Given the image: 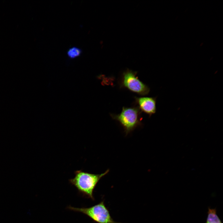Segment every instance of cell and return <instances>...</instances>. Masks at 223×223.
Segmentation results:
<instances>
[{
	"mask_svg": "<svg viewBox=\"0 0 223 223\" xmlns=\"http://www.w3.org/2000/svg\"><path fill=\"white\" fill-rule=\"evenodd\" d=\"M109 169L100 174H95L77 170L74 172L75 177L69 180L70 184L74 186L83 196L92 200H94L93 191L101 178L107 174Z\"/></svg>",
	"mask_w": 223,
	"mask_h": 223,
	"instance_id": "obj_1",
	"label": "cell"
},
{
	"mask_svg": "<svg viewBox=\"0 0 223 223\" xmlns=\"http://www.w3.org/2000/svg\"><path fill=\"white\" fill-rule=\"evenodd\" d=\"M141 111L138 107H123L118 114H111L112 118L118 121L123 127L126 135L141 125Z\"/></svg>",
	"mask_w": 223,
	"mask_h": 223,
	"instance_id": "obj_2",
	"label": "cell"
},
{
	"mask_svg": "<svg viewBox=\"0 0 223 223\" xmlns=\"http://www.w3.org/2000/svg\"><path fill=\"white\" fill-rule=\"evenodd\" d=\"M67 208L84 214L97 223H121L113 220L103 200L89 208H77L69 206Z\"/></svg>",
	"mask_w": 223,
	"mask_h": 223,
	"instance_id": "obj_3",
	"label": "cell"
},
{
	"mask_svg": "<svg viewBox=\"0 0 223 223\" xmlns=\"http://www.w3.org/2000/svg\"><path fill=\"white\" fill-rule=\"evenodd\" d=\"M137 72L127 69L122 73L120 87L141 95H147L150 91L149 87L141 81L136 76Z\"/></svg>",
	"mask_w": 223,
	"mask_h": 223,
	"instance_id": "obj_4",
	"label": "cell"
},
{
	"mask_svg": "<svg viewBox=\"0 0 223 223\" xmlns=\"http://www.w3.org/2000/svg\"><path fill=\"white\" fill-rule=\"evenodd\" d=\"M135 102L141 112L148 115L150 117L156 111V97H135Z\"/></svg>",
	"mask_w": 223,
	"mask_h": 223,
	"instance_id": "obj_5",
	"label": "cell"
},
{
	"mask_svg": "<svg viewBox=\"0 0 223 223\" xmlns=\"http://www.w3.org/2000/svg\"><path fill=\"white\" fill-rule=\"evenodd\" d=\"M205 223H222L217 214L216 208H208L207 216Z\"/></svg>",
	"mask_w": 223,
	"mask_h": 223,
	"instance_id": "obj_6",
	"label": "cell"
},
{
	"mask_svg": "<svg viewBox=\"0 0 223 223\" xmlns=\"http://www.w3.org/2000/svg\"><path fill=\"white\" fill-rule=\"evenodd\" d=\"M82 50L80 49L75 46L70 48L67 52V54L70 59H74L79 57L81 55Z\"/></svg>",
	"mask_w": 223,
	"mask_h": 223,
	"instance_id": "obj_7",
	"label": "cell"
}]
</instances>
